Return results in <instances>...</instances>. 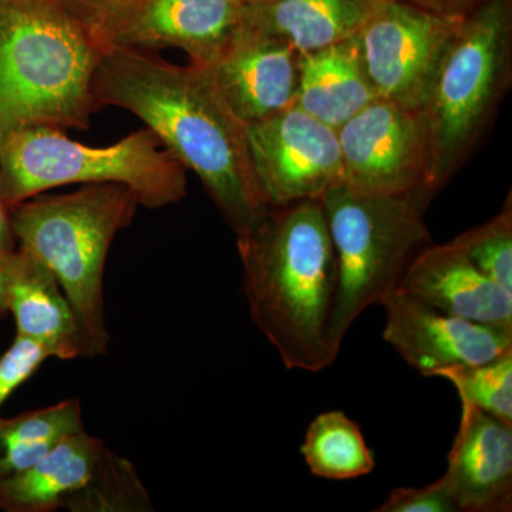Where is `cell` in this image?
<instances>
[{"label": "cell", "mask_w": 512, "mask_h": 512, "mask_svg": "<svg viewBox=\"0 0 512 512\" xmlns=\"http://www.w3.org/2000/svg\"><path fill=\"white\" fill-rule=\"evenodd\" d=\"M463 18L383 0L356 35L379 99L419 111Z\"/></svg>", "instance_id": "ba28073f"}, {"label": "cell", "mask_w": 512, "mask_h": 512, "mask_svg": "<svg viewBox=\"0 0 512 512\" xmlns=\"http://www.w3.org/2000/svg\"><path fill=\"white\" fill-rule=\"evenodd\" d=\"M383 339L426 377L480 365L512 349V330L450 315L399 289L384 296Z\"/></svg>", "instance_id": "7c38bea8"}, {"label": "cell", "mask_w": 512, "mask_h": 512, "mask_svg": "<svg viewBox=\"0 0 512 512\" xmlns=\"http://www.w3.org/2000/svg\"><path fill=\"white\" fill-rule=\"evenodd\" d=\"M96 106L133 113L205 190L235 235L268 210L249 153L247 126L197 64L177 66L130 49H104L93 82Z\"/></svg>", "instance_id": "6da1fadb"}, {"label": "cell", "mask_w": 512, "mask_h": 512, "mask_svg": "<svg viewBox=\"0 0 512 512\" xmlns=\"http://www.w3.org/2000/svg\"><path fill=\"white\" fill-rule=\"evenodd\" d=\"M8 312L16 335L45 346L55 359L82 357V336L66 293L47 266L20 248L9 255Z\"/></svg>", "instance_id": "e0dca14e"}, {"label": "cell", "mask_w": 512, "mask_h": 512, "mask_svg": "<svg viewBox=\"0 0 512 512\" xmlns=\"http://www.w3.org/2000/svg\"><path fill=\"white\" fill-rule=\"evenodd\" d=\"M454 241L470 261L494 282L512 291V201L480 227L458 235Z\"/></svg>", "instance_id": "603a6c76"}, {"label": "cell", "mask_w": 512, "mask_h": 512, "mask_svg": "<svg viewBox=\"0 0 512 512\" xmlns=\"http://www.w3.org/2000/svg\"><path fill=\"white\" fill-rule=\"evenodd\" d=\"M69 184H121L141 207L187 197V170L148 128L107 147L77 143L59 128L28 127L0 138V190L8 208Z\"/></svg>", "instance_id": "52a82bcc"}, {"label": "cell", "mask_w": 512, "mask_h": 512, "mask_svg": "<svg viewBox=\"0 0 512 512\" xmlns=\"http://www.w3.org/2000/svg\"><path fill=\"white\" fill-rule=\"evenodd\" d=\"M47 359H52V355L45 346L15 336L12 345L0 356V412L10 396L28 382Z\"/></svg>", "instance_id": "cb8c5ba5"}, {"label": "cell", "mask_w": 512, "mask_h": 512, "mask_svg": "<svg viewBox=\"0 0 512 512\" xmlns=\"http://www.w3.org/2000/svg\"><path fill=\"white\" fill-rule=\"evenodd\" d=\"M336 131L343 183L384 194L429 191V156L419 111L376 99Z\"/></svg>", "instance_id": "8fae6325"}, {"label": "cell", "mask_w": 512, "mask_h": 512, "mask_svg": "<svg viewBox=\"0 0 512 512\" xmlns=\"http://www.w3.org/2000/svg\"><path fill=\"white\" fill-rule=\"evenodd\" d=\"M247 137L269 207L320 200L345 181L338 131L298 106L248 124Z\"/></svg>", "instance_id": "30bf717a"}, {"label": "cell", "mask_w": 512, "mask_h": 512, "mask_svg": "<svg viewBox=\"0 0 512 512\" xmlns=\"http://www.w3.org/2000/svg\"><path fill=\"white\" fill-rule=\"evenodd\" d=\"M237 239L256 328L286 369L322 372L336 360L328 330L338 292V262L322 201L269 207Z\"/></svg>", "instance_id": "7a4b0ae2"}, {"label": "cell", "mask_w": 512, "mask_h": 512, "mask_svg": "<svg viewBox=\"0 0 512 512\" xmlns=\"http://www.w3.org/2000/svg\"><path fill=\"white\" fill-rule=\"evenodd\" d=\"M201 67L245 126L296 104L299 53L265 30L242 22L217 56Z\"/></svg>", "instance_id": "4fadbf2b"}, {"label": "cell", "mask_w": 512, "mask_h": 512, "mask_svg": "<svg viewBox=\"0 0 512 512\" xmlns=\"http://www.w3.org/2000/svg\"><path fill=\"white\" fill-rule=\"evenodd\" d=\"M444 477L458 511H511L512 426L461 403L460 426Z\"/></svg>", "instance_id": "9a60e30c"}, {"label": "cell", "mask_w": 512, "mask_h": 512, "mask_svg": "<svg viewBox=\"0 0 512 512\" xmlns=\"http://www.w3.org/2000/svg\"><path fill=\"white\" fill-rule=\"evenodd\" d=\"M0 249L5 252L16 249L15 238L10 229L9 208L3 200L2 190H0Z\"/></svg>", "instance_id": "4316f807"}, {"label": "cell", "mask_w": 512, "mask_h": 512, "mask_svg": "<svg viewBox=\"0 0 512 512\" xmlns=\"http://www.w3.org/2000/svg\"><path fill=\"white\" fill-rule=\"evenodd\" d=\"M376 99L356 36L299 55L295 106L328 126L338 130Z\"/></svg>", "instance_id": "ac0fdd59"}, {"label": "cell", "mask_w": 512, "mask_h": 512, "mask_svg": "<svg viewBox=\"0 0 512 512\" xmlns=\"http://www.w3.org/2000/svg\"><path fill=\"white\" fill-rule=\"evenodd\" d=\"M383 0H272L244 6V23L285 39L299 55L356 36Z\"/></svg>", "instance_id": "d6986e66"}, {"label": "cell", "mask_w": 512, "mask_h": 512, "mask_svg": "<svg viewBox=\"0 0 512 512\" xmlns=\"http://www.w3.org/2000/svg\"><path fill=\"white\" fill-rule=\"evenodd\" d=\"M64 2L74 9H97L120 5L128 0H64Z\"/></svg>", "instance_id": "f1b7e54d"}, {"label": "cell", "mask_w": 512, "mask_h": 512, "mask_svg": "<svg viewBox=\"0 0 512 512\" xmlns=\"http://www.w3.org/2000/svg\"><path fill=\"white\" fill-rule=\"evenodd\" d=\"M109 451L86 430L64 437L35 464L0 483V511H69L93 483Z\"/></svg>", "instance_id": "2e32d148"}, {"label": "cell", "mask_w": 512, "mask_h": 512, "mask_svg": "<svg viewBox=\"0 0 512 512\" xmlns=\"http://www.w3.org/2000/svg\"><path fill=\"white\" fill-rule=\"evenodd\" d=\"M239 2H241L242 5H244V6H249V5H262V3L272 2V0H239Z\"/></svg>", "instance_id": "f546056e"}, {"label": "cell", "mask_w": 512, "mask_h": 512, "mask_svg": "<svg viewBox=\"0 0 512 512\" xmlns=\"http://www.w3.org/2000/svg\"><path fill=\"white\" fill-rule=\"evenodd\" d=\"M433 197L426 188L384 194L340 183L320 198L338 262L328 330L336 357L356 319L396 291L413 259L433 244L424 222Z\"/></svg>", "instance_id": "5b68a950"}, {"label": "cell", "mask_w": 512, "mask_h": 512, "mask_svg": "<svg viewBox=\"0 0 512 512\" xmlns=\"http://www.w3.org/2000/svg\"><path fill=\"white\" fill-rule=\"evenodd\" d=\"M512 0H481L467 13L419 110L436 195L470 157L511 83Z\"/></svg>", "instance_id": "8992f818"}, {"label": "cell", "mask_w": 512, "mask_h": 512, "mask_svg": "<svg viewBox=\"0 0 512 512\" xmlns=\"http://www.w3.org/2000/svg\"><path fill=\"white\" fill-rule=\"evenodd\" d=\"M74 10L104 49L151 52L175 47L197 66L210 63L244 22L239 0H128Z\"/></svg>", "instance_id": "9c48e42d"}, {"label": "cell", "mask_w": 512, "mask_h": 512, "mask_svg": "<svg viewBox=\"0 0 512 512\" xmlns=\"http://www.w3.org/2000/svg\"><path fill=\"white\" fill-rule=\"evenodd\" d=\"M416 8L446 16H466L481 0H402Z\"/></svg>", "instance_id": "484cf974"}, {"label": "cell", "mask_w": 512, "mask_h": 512, "mask_svg": "<svg viewBox=\"0 0 512 512\" xmlns=\"http://www.w3.org/2000/svg\"><path fill=\"white\" fill-rule=\"evenodd\" d=\"M103 52L64 0H0V138L28 127L87 130Z\"/></svg>", "instance_id": "3957f363"}, {"label": "cell", "mask_w": 512, "mask_h": 512, "mask_svg": "<svg viewBox=\"0 0 512 512\" xmlns=\"http://www.w3.org/2000/svg\"><path fill=\"white\" fill-rule=\"evenodd\" d=\"M301 454L313 476L345 481L369 476L375 457L362 430L339 410L319 414L309 424Z\"/></svg>", "instance_id": "44dd1931"}, {"label": "cell", "mask_w": 512, "mask_h": 512, "mask_svg": "<svg viewBox=\"0 0 512 512\" xmlns=\"http://www.w3.org/2000/svg\"><path fill=\"white\" fill-rule=\"evenodd\" d=\"M140 207L121 184H90L70 194L29 198L9 208L16 248L35 256L66 293L82 336V357L106 355L103 279L113 239Z\"/></svg>", "instance_id": "277c9868"}, {"label": "cell", "mask_w": 512, "mask_h": 512, "mask_svg": "<svg viewBox=\"0 0 512 512\" xmlns=\"http://www.w3.org/2000/svg\"><path fill=\"white\" fill-rule=\"evenodd\" d=\"M439 377L453 384L461 403L512 426V349L480 365L447 370Z\"/></svg>", "instance_id": "7402d4cb"}, {"label": "cell", "mask_w": 512, "mask_h": 512, "mask_svg": "<svg viewBox=\"0 0 512 512\" xmlns=\"http://www.w3.org/2000/svg\"><path fill=\"white\" fill-rule=\"evenodd\" d=\"M13 252V251H12ZM12 252L0 249V319L8 315V262Z\"/></svg>", "instance_id": "83f0119b"}, {"label": "cell", "mask_w": 512, "mask_h": 512, "mask_svg": "<svg viewBox=\"0 0 512 512\" xmlns=\"http://www.w3.org/2000/svg\"><path fill=\"white\" fill-rule=\"evenodd\" d=\"M377 512H457L453 490L441 477L434 483L420 488H396Z\"/></svg>", "instance_id": "d4e9b609"}, {"label": "cell", "mask_w": 512, "mask_h": 512, "mask_svg": "<svg viewBox=\"0 0 512 512\" xmlns=\"http://www.w3.org/2000/svg\"><path fill=\"white\" fill-rule=\"evenodd\" d=\"M84 430L77 399L18 414L0 416V483L35 464L57 441Z\"/></svg>", "instance_id": "ffe728a7"}, {"label": "cell", "mask_w": 512, "mask_h": 512, "mask_svg": "<svg viewBox=\"0 0 512 512\" xmlns=\"http://www.w3.org/2000/svg\"><path fill=\"white\" fill-rule=\"evenodd\" d=\"M397 289L458 318L512 330V291L484 275L454 239L424 248Z\"/></svg>", "instance_id": "5bb4252c"}]
</instances>
